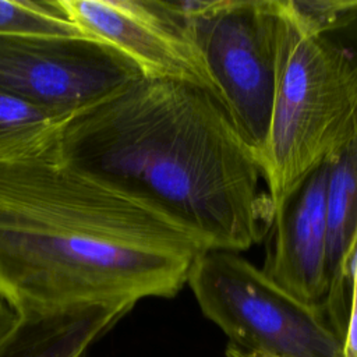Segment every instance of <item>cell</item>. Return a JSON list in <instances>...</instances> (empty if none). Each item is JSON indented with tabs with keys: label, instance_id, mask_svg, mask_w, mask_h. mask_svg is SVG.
<instances>
[{
	"label": "cell",
	"instance_id": "5b68a950",
	"mask_svg": "<svg viewBox=\"0 0 357 357\" xmlns=\"http://www.w3.org/2000/svg\"><path fill=\"white\" fill-rule=\"evenodd\" d=\"M167 4L187 22L213 78L219 102L258 159L268 134L276 81L273 0H180Z\"/></svg>",
	"mask_w": 357,
	"mask_h": 357
},
{
	"label": "cell",
	"instance_id": "3957f363",
	"mask_svg": "<svg viewBox=\"0 0 357 357\" xmlns=\"http://www.w3.org/2000/svg\"><path fill=\"white\" fill-rule=\"evenodd\" d=\"M276 81L258 156L273 212L357 130V49L308 29L287 0H273Z\"/></svg>",
	"mask_w": 357,
	"mask_h": 357
},
{
	"label": "cell",
	"instance_id": "277c9868",
	"mask_svg": "<svg viewBox=\"0 0 357 357\" xmlns=\"http://www.w3.org/2000/svg\"><path fill=\"white\" fill-rule=\"evenodd\" d=\"M187 284L229 344L265 357H344L325 307L296 298L240 252L204 251Z\"/></svg>",
	"mask_w": 357,
	"mask_h": 357
},
{
	"label": "cell",
	"instance_id": "6da1fadb",
	"mask_svg": "<svg viewBox=\"0 0 357 357\" xmlns=\"http://www.w3.org/2000/svg\"><path fill=\"white\" fill-rule=\"evenodd\" d=\"M205 244L60 162L0 165V297L18 312L172 298Z\"/></svg>",
	"mask_w": 357,
	"mask_h": 357
},
{
	"label": "cell",
	"instance_id": "8fae6325",
	"mask_svg": "<svg viewBox=\"0 0 357 357\" xmlns=\"http://www.w3.org/2000/svg\"><path fill=\"white\" fill-rule=\"evenodd\" d=\"M326 212L331 286L325 305L336 291L343 258L357 225V130L328 162Z\"/></svg>",
	"mask_w": 357,
	"mask_h": 357
},
{
	"label": "cell",
	"instance_id": "8992f818",
	"mask_svg": "<svg viewBox=\"0 0 357 357\" xmlns=\"http://www.w3.org/2000/svg\"><path fill=\"white\" fill-rule=\"evenodd\" d=\"M139 77L126 57L85 35L0 36V91L67 120Z\"/></svg>",
	"mask_w": 357,
	"mask_h": 357
},
{
	"label": "cell",
	"instance_id": "4fadbf2b",
	"mask_svg": "<svg viewBox=\"0 0 357 357\" xmlns=\"http://www.w3.org/2000/svg\"><path fill=\"white\" fill-rule=\"evenodd\" d=\"M301 22L315 33L329 35L357 25V0H287Z\"/></svg>",
	"mask_w": 357,
	"mask_h": 357
},
{
	"label": "cell",
	"instance_id": "7a4b0ae2",
	"mask_svg": "<svg viewBox=\"0 0 357 357\" xmlns=\"http://www.w3.org/2000/svg\"><path fill=\"white\" fill-rule=\"evenodd\" d=\"M56 160L159 208L206 250L243 252L269 231L259 165L202 88L139 77L66 121Z\"/></svg>",
	"mask_w": 357,
	"mask_h": 357
},
{
	"label": "cell",
	"instance_id": "7c38bea8",
	"mask_svg": "<svg viewBox=\"0 0 357 357\" xmlns=\"http://www.w3.org/2000/svg\"><path fill=\"white\" fill-rule=\"evenodd\" d=\"M28 33L84 35L63 14L54 0H0V36Z\"/></svg>",
	"mask_w": 357,
	"mask_h": 357
},
{
	"label": "cell",
	"instance_id": "5bb4252c",
	"mask_svg": "<svg viewBox=\"0 0 357 357\" xmlns=\"http://www.w3.org/2000/svg\"><path fill=\"white\" fill-rule=\"evenodd\" d=\"M20 318V312L3 297H0V342L15 326Z\"/></svg>",
	"mask_w": 357,
	"mask_h": 357
},
{
	"label": "cell",
	"instance_id": "ba28073f",
	"mask_svg": "<svg viewBox=\"0 0 357 357\" xmlns=\"http://www.w3.org/2000/svg\"><path fill=\"white\" fill-rule=\"evenodd\" d=\"M328 163L311 173L273 212L264 273L296 298L325 307L329 240L326 212Z\"/></svg>",
	"mask_w": 357,
	"mask_h": 357
},
{
	"label": "cell",
	"instance_id": "52a82bcc",
	"mask_svg": "<svg viewBox=\"0 0 357 357\" xmlns=\"http://www.w3.org/2000/svg\"><path fill=\"white\" fill-rule=\"evenodd\" d=\"M79 29L126 57L142 78L218 89L187 22L160 0H54Z\"/></svg>",
	"mask_w": 357,
	"mask_h": 357
},
{
	"label": "cell",
	"instance_id": "9c48e42d",
	"mask_svg": "<svg viewBox=\"0 0 357 357\" xmlns=\"http://www.w3.org/2000/svg\"><path fill=\"white\" fill-rule=\"evenodd\" d=\"M130 311L120 304H88L20 312L0 342V357H84Z\"/></svg>",
	"mask_w": 357,
	"mask_h": 357
},
{
	"label": "cell",
	"instance_id": "30bf717a",
	"mask_svg": "<svg viewBox=\"0 0 357 357\" xmlns=\"http://www.w3.org/2000/svg\"><path fill=\"white\" fill-rule=\"evenodd\" d=\"M66 121L0 91V165L54 160Z\"/></svg>",
	"mask_w": 357,
	"mask_h": 357
},
{
	"label": "cell",
	"instance_id": "9a60e30c",
	"mask_svg": "<svg viewBox=\"0 0 357 357\" xmlns=\"http://www.w3.org/2000/svg\"><path fill=\"white\" fill-rule=\"evenodd\" d=\"M222 357H265L261 354H255V353H250V351H244L233 344H227L225 353Z\"/></svg>",
	"mask_w": 357,
	"mask_h": 357
}]
</instances>
